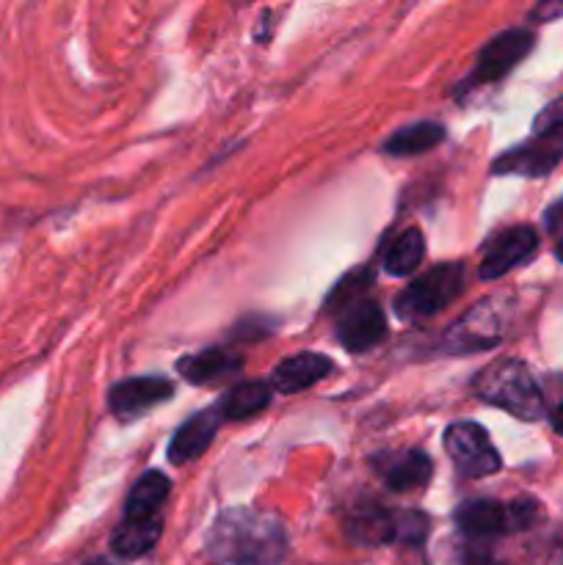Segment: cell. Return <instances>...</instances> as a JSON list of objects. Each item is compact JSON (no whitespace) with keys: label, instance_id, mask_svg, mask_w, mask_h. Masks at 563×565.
Returning <instances> with one entry per match:
<instances>
[{"label":"cell","instance_id":"cell-1","mask_svg":"<svg viewBox=\"0 0 563 565\" xmlns=\"http://www.w3.org/2000/svg\"><path fill=\"white\" fill-rule=\"evenodd\" d=\"M210 557L230 565H276L287 552L279 516L257 508H226L208 533Z\"/></svg>","mask_w":563,"mask_h":565},{"label":"cell","instance_id":"cell-2","mask_svg":"<svg viewBox=\"0 0 563 565\" xmlns=\"http://www.w3.org/2000/svg\"><path fill=\"white\" fill-rule=\"evenodd\" d=\"M475 395L489 406L502 408L524 423H535L544 417V397L539 384L530 375L528 364L517 359H497L489 367L480 370L472 381Z\"/></svg>","mask_w":563,"mask_h":565},{"label":"cell","instance_id":"cell-3","mask_svg":"<svg viewBox=\"0 0 563 565\" xmlns=\"http://www.w3.org/2000/svg\"><path fill=\"white\" fill-rule=\"evenodd\" d=\"M464 276H467V270L461 263H445L425 270L395 298V312L403 320H423L442 312L461 292Z\"/></svg>","mask_w":563,"mask_h":565},{"label":"cell","instance_id":"cell-4","mask_svg":"<svg viewBox=\"0 0 563 565\" xmlns=\"http://www.w3.org/2000/svg\"><path fill=\"white\" fill-rule=\"evenodd\" d=\"M539 519V505L533 500L502 502L495 500H472L464 502L456 513L458 530L469 539H497L506 533L528 530Z\"/></svg>","mask_w":563,"mask_h":565},{"label":"cell","instance_id":"cell-5","mask_svg":"<svg viewBox=\"0 0 563 565\" xmlns=\"http://www.w3.org/2000/svg\"><path fill=\"white\" fill-rule=\"evenodd\" d=\"M428 530V519L423 513H390L384 508H357L346 522V535L353 544L381 546L392 541H419Z\"/></svg>","mask_w":563,"mask_h":565},{"label":"cell","instance_id":"cell-6","mask_svg":"<svg viewBox=\"0 0 563 565\" xmlns=\"http://www.w3.org/2000/svg\"><path fill=\"white\" fill-rule=\"evenodd\" d=\"M445 450L461 478L478 480L500 472L502 458L478 423H456L445 430Z\"/></svg>","mask_w":563,"mask_h":565},{"label":"cell","instance_id":"cell-7","mask_svg":"<svg viewBox=\"0 0 563 565\" xmlns=\"http://www.w3.org/2000/svg\"><path fill=\"white\" fill-rule=\"evenodd\" d=\"M533 47V33L528 28H511V31H502L480 50L478 64H475L472 75L467 77L464 86H486V83H495L500 77H506L524 55Z\"/></svg>","mask_w":563,"mask_h":565},{"label":"cell","instance_id":"cell-8","mask_svg":"<svg viewBox=\"0 0 563 565\" xmlns=\"http://www.w3.org/2000/svg\"><path fill=\"white\" fill-rule=\"evenodd\" d=\"M337 340L346 351L364 353L386 340V315L384 309L368 298L346 303L337 318Z\"/></svg>","mask_w":563,"mask_h":565},{"label":"cell","instance_id":"cell-9","mask_svg":"<svg viewBox=\"0 0 563 565\" xmlns=\"http://www.w3.org/2000/svg\"><path fill=\"white\" fill-rule=\"evenodd\" d=\"M535 248H539V235H535L533 226H511L486 246L484 259L478 265V276L484 281L500 279L517 265L528 263Z\"/></svg>","mask_w":563,"mask_h":565},{"label":"cell","instance_id":"cell-10","mask_svg":"<svg viewBox=\"0 0 563 565\" xmlns=\"http://www.w3.org/2000/svg\"><path fill=\"white\" fill-rule=\"evenodd\" d=\"M497 307V298L491 301L478 303V307L469 309L445 337V345L453 353H469V351H484L500 342L502 337V320L500 309Z\"/></svg>","mask_w":563,"mask_h":565},{"label":"cell","instance_id":"cell-11","mask_svg":"<svg viewBox=\"0 0 563 565\" xmlns=\"http://www.w3.org/2000/svg\"><path fill=\"white\" fill-rule=\"evenodd\" d=\"M563 158V136H533L522 147L500 154L491 166L495 174H519V177H544L555 169Z\"/></svg>","mask_w":563,"mask_h":565},{"label":"cell","instance_id":"cell-12","mask_svg":"<svg viewBox=\"0 0 563 565\" xmlns=\"http://www.w3.org/2000/svg\"><path fill=\"white\" fill-rule=\"evenodd\" d=\"M370 467L375 469L386 489L392 491H414L423 489L434 475V463L423 450H386L370 458Z\"/></svg>","mask_w":563,"mask_h":565},{"label":"cell","instance_id":"cell-13","mask_svg":"<svg viewBox=\"0 0 563 565\" xmlns=\"http://www.w3.org/2000/svg\"><path fill=\"white\" fill-rule=\"evenodd\" d=\"M174 392V384L163 375H141V379H127L110 390V412L121 419H136L147 414L149 408L166 403Z\"/></svg>","mask_w":563,"mask_h":565},{"label":"cell","instance_id":"cell-14","mask_svg":"<svg viewBox=\"0 0 563 565\" xmlns=\"http://www.w3.org/2000/svg\"><path fill=\"white\" fill-rule=\"evenodd\" d=\"M221 419H224L221 417V408H204V412L188 417L185 423L177 428V434L171 436L169 461L174 463V467H182V463L196 461L199 456H204L210 441L219 434Z\"/></svg>","mask_w":563,"mask_h":565},{"label":"cell","instance_id":"cell-15","mask_svg":"<svg viewBox=\"0 0 563 565\" xmlns=\"http://www.w3.org/2000/svg\"><path fill=\"white\" fill-rule=\"evenodd\" d=\"M331 370H334V362L326 359L323 353L304 351L276 364L274 373H270V386L282 395H296V392H304L323 381Z\"/></svg>","mask_w":563,"mask_h":565},{"label":"cell","instance_id":"cell-16","mask_svg":"<svg viewBox=\"0 0 563 565\" xmlns=\"http://www.w3.org/2000/svg\"><path fill=\"white\" fill-rule=\"evenodd\" d=\"M177 370L185 381L191 384H215V381L226 379V375H235L243 370V356L237 353L224 351V348H210V351L191 353V356L180 359Z\"/></svg>","mask_w":563,"mask_h":565},{"label":"cell","instance_id":"cell-17","mask_svg":"<svg viewBox=\"0 0 563 565\" xmlns=\"http://www.w3.org/2000/svg\"><path fill=\"white\" fill-rule=\"evenodd\" d=\"M160 530H163V522L158 516L125 519L110 535V550L125 561H138L155 550V544L160 541Z\"/></svg>","mask_w":563,"mask_h":565},{"label":"cell","instance_id":"cell-18","mask_svg":"<svg viewBox=\"0 0 563 565\" xmlns=\"http://www.w3.org/2000/svg\"><path fill=\"white\" fill-rule=\"evenodd\" d=\"M169 478L158 469L152 472H144L141 478L136 480V486L130 489L125 502V516L127 519H149L158 513V508L163 505L166 497H169Z\"/></svg>","mask_w":563,"mask_h":565},{"label":"cell","instance_id":"cell-19","mask_svg":"<svg viewBox=\"0 0 563 565\" xmlns=\"http://www.w3.org/2000/svg\"><path fill=\"white\" fill-rule=\"evenodd\" d=\"M425 259V237L417 226H408L401 235L392 237L384 252V268L392 276H408L423 265Z\"/></svg>","mask_w":563,"mask_h":565},{"label":"cell","instance_id":"cell-20","mask_svg":"<svg viewBox=\"0 0 563 565\" xmlns=\"http://www.w3.org/2000/svg\"><path fill=\"white\" fill-rule=\"evenodd\" d=\"M442 138H445V127L436 125V121H417V125L401 127V130L384 143V152L395 154V158L423 154L428 152V149H434Z\"/></svg>","mask_w":563,"mask_h":565},{"label":"cell","instance_id":"cell-21","mask_svg":"<svg viewBox=\"0 0 563 565\" xmlns=\"http://www.w3.org/2000/svg\"><path fill=\"white\" fill-rule=\"evenodd\" d=\"M270 403V386L259 381H246L230 390L221 401V417L224 419H248L254 414L265 412Z\"/></svg>","mask_w":563,"mask_h":565},{"label":"cell","instance_id":"cell-22","mask_svg":"<svg viewBox=\"0 0 563 565\" xmlns=\"http://www.w3.org/2000/svg\"><path fill=\"white\" fill-rule=\"evenodd\" d=\"M533 136H563V97L546 105L533 121Z\"/></svg>","mask_w":563,"mask_h":565},{"label":"cell","instance_id":"cell-23","mask_svg":"<svg viewBox=\"0 0 563 565\" xmlns=\"http://www.w3.org/2000/svg\"><path fill=\"white\" fill-rule=\"evenodd\" d=\"M544 221H546V230L550 232H563V196L557 199L550 210H546Z\"/></svg>","mask_w":563,"mask_h":565},{"label":"cell","instance_id":"cell-24","mask_svg":"<svg viewBox=\"0 0 563 565\" xmlns=\"http://www.w3.org/2000/svg\"><path fill=\"white\" fill-rule=\"evenodd\" d=\"M552 428L563 436V403L555 408V412H552Z\"/></svg>","mask_w":563,"mask_h":565},{"label":"cell","instance_id":"cell-25","mask_svg":"<svg viewBox=\"0 0 563 565\" xmlns=\"http://www.w3.org/2000/svg\"><path fill=\"white\" fill-rule=\"evenodd\" d=\"M552 14H563V6H541L539 11H533V17H552Z\"/></svg>","mask_w":563,"mask_h":565},{"label":"cell","instance_id":"cell-26","mask_svg":"<svg viewBox=\"0 0 563 565\" xmlns=\"http://www.w3.org/2000/svg\"><path fill=\"white\" fill-rule=\"evenodd\" d=\"M467 565H495L489 561V557H475V561H469Z\"/></svg>","mask_w":563,"mask_h":565},{"label":"cell","instance_id":"cell-27","mask_svg":"<svg viewBox=\"0 0 563 565\" xmlns=\"http://www.w3.org/2000/svg\"><path fill=\"white\" fill-rule=\"evenodd\" d=\"M555 257H557V259H561V263H563V241H561V243H557V248H555Z\"/></svg>","mask_w":563,"mask_h":565},{"label":"cell","instance_id":"cell-28","mask_svg":"<svg viewBox=\"0 0 563 565\" xmlns=\"http://www.w3.org/2000/svg\"><path fill=\"white\" fill-rule=\"evenodd\" d=\"M92 565H110V563H105V561H97V563H92Z\"/></svg>","mask_w":563,"mask_h":565}]
</instances>
